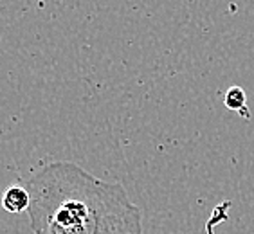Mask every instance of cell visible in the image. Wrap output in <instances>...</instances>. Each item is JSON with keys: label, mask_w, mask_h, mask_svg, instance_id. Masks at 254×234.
<instances>
[{"label": "cell", "mask_w": 254, "mask_h": 234, "mask_svg": "<svg viewBox=\"0 0 254 234\" xmlns=\"http://www.w3.org/2000/svg\"><path fill=\"white\" fill-rule=\"evenodd\" d=\"M225 105H227V108H231V110H242V108H245L244 90L238 87L229 88V92L225 96Z\"/></svg>", "instance_id": "obj_3"}, {"label": "cell", "mask_w": 254, "mask_h": 234, "mask_svg": "<svg viewBox=\"0 0 254 234\" xmlns=\"http://www.w3.org/2000/svg\"><path fill=\"white\" fill-rule=\"evenodd\" d=\"M27 191L34 234H142L141 209L127 189L74 162L44 166Z\"/></svg>", "instance_id": "obj_1"}, {"label": "cell", "mask_w": 254, "mask_h": 234, "mask_svg": "<svg viewBox=\"0 0 254 234\" xmlns=\"http://www.w3.org/2000/svg\"><path fill=\"white\" fill-rule=\"evenodd\" d=\"M29 191L27 187H22V185H11L5 189V193L2 195V207H4L7 213H24V211L29 209Z\"/></svg>", "instance_id": "obj_2"}]
</instances>
